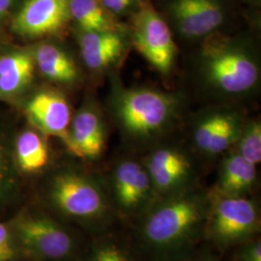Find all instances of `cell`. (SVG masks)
Listing matches in <instances>:
<instances>
[{
  "mask_svg": "<svg viewBox=\"0 0 261 261\" xmlns=\"http://www.w3.org/2000/svg\"><path fill=\"white\" fill-rule=\"evenodd\" d=\"M209 199L180 192L152 202L142 213L140 237L159 260L185 255L204 232Z\"/></svg>",
  "mask_w": 261,
  "mask_h": 261,
  "instance_id": "6da1fadb",
  "label": "cell"
},
{
  "mask_svg": "<svg viewBox=\"0 0 261 261\" xmlns=\"http://www.w3.org/2000/svg\"><path fill=\"white\" fill-rule=\"evenodd\" d=\"M259 229V208L252 199L217 195L209 199L203 233L218 247L241 245L254 238Z\"/></svg>",
  "mask_w": 261,
  "mask_h": 261,
  "instance_id": "7a4b0ae2",
  "label": "cell"
},
{
  "mask_svg": "<svg viewBox=\"0 0 261 261\" xmlns=\"http://www.w3.org/2000/svg\"><path fill=\"white\" fill-rule=\"evenodd\" d=\"M48 196L56 210L70 219L99 222L110 214V204L102 189L76 172L57 174L51 181Z\"/></svg>",
  "mask_w": 261,
  "mask_h": 261,
  "instance_id": "3957f363",
  "label": "cell"
},
{
  "mask_svg": "<svg viewBox=\"0 0 261 261\" xmlns=\"http://www.w3.org/2000/svg\"><path fill=\"white\" fill-rule=\"evenodd\" d=\"M11 226L21 248L38 260L64 261L75 252L72 234L47 216L20 215Z\"/></svg>",
  "mask_w": 261,
  "mask_h": 261,
  "instance_id": "277c9868",
  "label": "cell"
},
{
  "mask_svg": "<svg viewBox=\"0 0 261 261\" xmlns=\"http://www.w3.org/2000/svg\"><path fill=\"white\" fill-rule=\"evenodd\" d=\"M203 68L207 81L226 93H242L256 84L258 67L242 47L219 43L206 47Z\"/></svg>",
  "mask_w": 261,
  "mask_h": 261,
  "instance_id": "5b68a950",
  "label": "cell"
},
{
  "mask_svg": "<svg viewBox=\"0 0 261 261\" xmlns=\"http://www.w3.org/2000/svg\"><path fill=\"white\" fill-rule=\"evenodd\" d=\"M176 102L168 94L150 89L125 91L118 101V115L125 130L137 137H149L170 119Z\"/></svg>",
  "mask_w": 261,
  "mask_h": 261,
  "instance_id": "8992f818",
  "label": "cell"
},
{
  "mask_svg": "<svg viewBox=\"0 0 261 261\" xmlns=\"http://www.w3.org/2000/svg\"><path fill=\"white\" fill-rule=\"evenodd\" d=\"M134 45L161 73H168L174 63L176 47L168 23L149 4L136 14L133 24Z\"/></svg>",
  "mask_w": 261,
  "mask_h": 261,
  "instance_id": "52a82bcc",
  "label": "cell"
},
{
  "mask_svg": "<svg viewBox=\"0 0 261 261\" xmlns=\"http://www.w3.org/2000/svg\"><path fill=\"white\" fill-rule=\"evenodd\" d=\"M70 1L27 0L12 20V30L27 39L56 34L71 19Z\"/></svg>",
  "mask_w": 261,
  "mask_h": 261,
  "instance_id": "ba28073f",
  "label": "cell"
},
{
  "mask_svg": "<svg viewBox=\"0 0 261 261\" xmlns=\"http://www.w3.org/2000/svg\"><path fill=\"white\" fill-rule=\"evenodd\" d=\"M113 196L122 213H143L155 196L146 168L134 161L121 162L113 174Z\"/></svg>",
  "mask_w": 261,
  "mask_h": 261,
  "instance_id": "9c48e42d",
  "label": "cell"
},
{
  "mask_svg": "<svg viewBox=\"0 0 261 261\" xmlns=\"http://www.w3.org/2000/svg\"><path fill=\"white\" fill-rule=\"evenodd\" d=\"M170 13L179 31L188 38H200L212 33L224 19L220 0H173Z\"/></svg>",
  "mask_w": 261,
  "mask_h": 261,
  "instance_id": "30bf717a",
  "label": "cell"
},
{
  "mask_svg": "<svg viewBox=\"0 0 261 261\" xmlns=\"http://www.w3.org/2000/svg\"><path fill=\"white\" fill-rule=\"evenodd\" d=\"M25 112L32 125L42 134L65 139L71 124V110L62 95L40 91L28 100Z\"/></svg>",
  "mask_w": 261,
  "mask_h": 261,
  "instance_id": "8fae6325",
  "label": "cell"
},
{
  "mask_svg": "<svg viewBox=\"0 0 261 261\" xmlns=\"http://www.w3.org/2000/svg\"><path fill=\"white\" fill-rule=\"evenodd\" d=\"M145 168L155 195L165 197L181 192L190 175L191 165L176 150L161 148L152 153Z\"/></svg>",
  "mask_w": 261,
  "mask_h": 261,
  "instance_id": "7c38bea8",
  "label": "cell"
},
{
  "mask_svg": "<svg viewBox=\"0 0 261 261\" xmlns=\"http://www.w3.org/2000/svg\"><path fill=\"white\" fill-rule=\"evenodd\" d=\"M63 142L67 150L76 157H99L106 144L105 129L99 115L91 110L79 112L71 122Z\"/></svg>",
  "mask_w": 261,
  "mask_h": 261,
  "instance_id": "4fadbf2b",
  "label": "cell"
},
{
  "mask_svg": "<svg viewBox=\"0 0 261 261\" xmlns=\"http://www.w3.org/2000/svg\"><path fill=\"white\" fill-rule=\"evenodd\" d=\"M35 61L31 50L15 49L0 56V99L23 93L31 84Z\"/></svg>",
  "mask_w": 261,
  "mask_h": 261,
  "instance_id": "5bb4252c",
  "label": "cell"
},
{
  "mask_svg": "<svg viewBox=\"0 0 261 261\" xmlns=\"http://www.w3.org/2000/svg\"><path fill=\"white\" fill-rule=\"evenodd\" d=\"M80 47L85 65L102 70L120 58L125 44L117 31H82Z\"/></svg>",
  "mask_w": 261,
  "mask_h": 261,
  "instance_id": "9a60e30c",
  "label": "cell"
},
{
  "mask_svg": "<svg viewBox=\"0 0 261 261\" xmlns=\"http://www.w3.org/2000/svg\"><path fill=\"white\" fill-rule=\"evenodd\" d=\"M256 180V166L247 162L237 152L224 159L215 195L246 196Z\"/></svg>",
  "mask_w": 261,
  "mask_h": 261,
  "instance_id": "2e32d148",
  "label": "cell"
},
{
  "mask_svg": "<svg viewBox=\"0 0 261 261\" xmlns=\"http://www.w3.org/2000/svg\"><path fill=\"white\" fill-rule=\"evenodd\" d=\"M35 66L46 79L58 84H71L77 76L74 60L60 47L40 44L32 50Z\"/></svg>",
  "mask_w": 261,
  "mask_h": 261,
  "instance_id": "e0dca14e",
  "label": "cell"
},
{
  "mask_svg": "<svg viewBox=\"0 0 261 261\" xmlns=\"http://www.w3.org/2000/svg\"><path fill=\"white\" fill-rule=\"evenodd\" d=\"M15 153L18 168L28 174L41 171L49 159L46 141L39 133L32 130L19 134L15 144Z\"/></svg>",
  "mask_w": 261,
  "mask_h": 261,
  "instance_id": "ac0fdd59",
  "label": "cell"
},
{
  "mask_svg": "<svg viewBox=\"0 0 261 261\" xmlns=\"http://www.w3.org/2000/svg\"><path fill=\"white\" fill-rule=\"evenodd\" d=\"M70 13L82 31H116L114 21L99 0H71Z\"/></svg>",
  "mask_w": 261,
  "mask_h": 261,
  "instance_id": "d6986e66",
  "label": "cell"
},
{
  "mask_svg": "<svg viewBox=\"0 0 261 261\" xmlns=\"http://www.w3.org/2000/svg\"><path fill=\"white\" fill-rule=\"evenodd\" d=\"M237 153L247 162L256 166L261 161V126L259 122H252L240 132Z\"/></svg>",
  "mask_w": 261,
  "mask_h": 261,
  "instance_id": "ffe728a7",
  "label": "cell"
},
{
  "mask_svg": "<svg viewBox=\"0 0 261 261\" xmlns=\"http://www.w3.org/2000/svg\"><path fill=\"white\" fill-rule=\"evenodd\" d=\"M239 135L240 129L236 118L232 115L225 114L224 121L215 134L206 154L218 155L223 153L237 141Z\"/></svg>",
  "mask_w": 261,
  "mask_h": 261,
  "instance_id": "44dd1931",
  "label": "cell"
},
{
  "mask_svg": "<svg viewBox=\"0 0 261 261\" xmlns=\"http://www.w3.org/2000/svg\"><path fill=\"white\" fill-rule=\"evenodd\" d=\"M89 261H134L121 243L107 239L95 245Z\"/></svg>",
  "mask_w": 261,
  "mask_h": 261,
  "instance_id": "7402d4cb",
  "label": "cell"
},
{
  "mask_svg": "<svg viewBox=\"0 0 261 261\" xmlns=\"http://www.w3.org/2000/svg\"><path fill=\"white\" fill-rule=\"evenodd\" d=\"M224 115L225 114L211 115L200 122V124L197 126L194 137L195 143L196 147L203 153H206L215 134L224 121Z\"/></svg>",
  "mask_w": 261,
  "mask_h": 261,
  "instance_id": "603a6c76",
  "label": "cell"
},
{
  "mask_svg": "<svg viewBox=\"0 0 261 261\" xmlns=\"http://www.w3.org/2000/svg\"><path fill=\"white\" fill-rule=\"evenodd\" d=\"M15 246L12 226L0 223V261H10L15 258Z\"/></svg>",
  "mask_w": 261,
  "mask_h": 261,
  "instance_id": "cb8c5ba5",
  "label": "cell"
},
{
  "mask_svg": "<svg viewBox=\"0 0 261 261\" xmlns=\"http://www.w3.org/2000/svg\"><path fill=\"white\" fill-rule=\"evenodd\" d=\"M235 261H261L260 239L252 238L242 243L236 252Z\"/></svg>",
  "mask_w": 261,
  "mask_h": 261,
  "instance_id": "d4e9b609",
  "label": "cell"
},
{
  "mask_svg": "<svg viewBox=\"0 0 261 261\" xmlns=\"http://www.w3.org/2000/svg\"><path fill=\"white\" fill-rule=\"evenodd\" d=\"M8 162L4 149L0 144V200L6 195L9 188L10 177Z\"/></svg>",
  "mask_w": 261,
  "mask_h": 261,
  "instance_id": "484cf974",
  "label": "cell"
},
{
  "mask_svg": "<svg viewBox=\"0 0 261 261\" xmlns=\"http://www.w3.org/2000/svg\"><path fill=\"white\" fill-rule=\"evenodd\" d=\"M137 0H99L103 8L116 14H120L133 7Z\"/></svg>",
  "mask_w": 261,
  "mask_h": 261,
  "instance_id": "4316f807",
  "label": "cell"
},
{
  "mask_svg": "<svg viewBox=\"0 0 261 261\" xmlns=\"http://www.w3.org/2000/svg\"><path fill=\"white\" fill-rule=\"evenodd\" d=\"M16 0H0V23L8 16Z\"/></svg>",
  "mask_w": 261,
  "mask_h": 261,
  "instance_id": "83f0119b",
  "label": "cell"
},
{
  "mask_svg": "<svg viewBox=\"0 0 261 261\" xmlns=\"http://www.w3.org/2000/svg\"><path fill=\"white\" fill-rule=\"evenodd\" d=\"M193 261H219L217 260L215 257H212V256H209V255H204V256H199V257H197L196 258L195 260Z\"/></svg>",
  "mask_w": 261,
  "mask_h": 261,
  "instance_id": "f1b7e54d",
  "label": "cell"
},
{
  "mask_svg": "<svg viewBox=\"0 0 261 261\" xmlns=\"http://www.w3.org/2000/svg\"><path fill=\"white\" fill-rule=\"evenodd\" d=\"M10 261H16V260H15V259H12V260H10Z\"/></svg>",
  "mask_w": 261,
  "mask_h": 261,
  "instance_id": "f546056e",
  "label": "cell"
}]
</instances>
